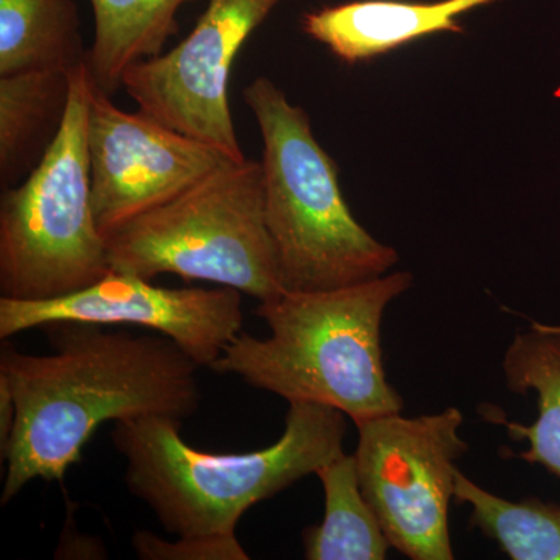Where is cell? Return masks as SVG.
I'll return each mask as SVG.
<instances>
[{
    "label": "cell",
    "mask_w": 560,
    "mask_h": 560,
    "mask_svg": "<svg viewBox=\"0 0 560 560\" xmlns=\"http://www.w3.org/2000/svg\"><path fill=\"white\" fill-rule=\"evenodd\" d=\"M54 352L31 355L3 342L0 377L9 382L16 420L2 499L28 482L61 481L105 422L190 419L201 404V368L164 335L108 331L105 326L54 323L43 327Z\"/></svg>",
    "instance_id": "obj_1"
},
{
    "label": "cell",
    "mask_w": 560,
    "mask_h": 560,
    "mask_svg": "<svg viewBox=\"0 0 560 560\" xmlns=\"http://www.w3.org/2000/svg\"><path fill=\"white\" fill-rule=\"evenodd\" d=\"M411 285V272L397 271L341 289L283 291L254 311L270 337L242 331L212 371L289 404L335 408L353 423L401 412L383 363L382 323Z\"/></svg>",
    "instance_id": "obj_2"
},
{
    "label": "cell",
    "mask_w": 560,
    "mask_h": 560,
    "mask_svg": "<svg viewBox=\"0 0 560 560\" xmlns=\"http://www.w3.org/2000/svg\"><path fill=\"white\" fill-rule=\"evenodd\" d=\"M348 416L315 404H290L285 429L270 447L210 453L190 447L179 420L116 422L113 444L124 456L128 492L173 536L235 534L243 514L340 456Z\"/></svg>",
    "instance_id": "obj_3"
},
{
    "label": "cell",
    "mask_w": 560,
    "mask_h": 560,
    "mask_svg": "<svg viewBox=\"0 0 560 560\" xmlns=\"http://www.w3.org/2000/svg\"><path fill=\"white\" fill-rule=\"evenodd\" d=\"M243 101L264 140L265 221L285 290H335L388 275L399 253L350 212L337 162L313 135L311 116L267 77L250 81Z\"/></svg>",
    "instance_id": "obj_4"
},
{
    "label": "cell",
    "mask_w": 560,
    "mask_h": 560,
    "mask_svg": "<svg viewBox=\"0 0 560 560\" xmlns=\"http://www.w3.org/2000/svg\"><path fill=\"white\" fill-rule=\"evenodd\" d=\"M110 271L175 275L259 302L285 290L264 210L261 162L230 161L105 237Z\"/></svg>",
    "instance_id": "obj_5"
},
{
    "label": "cell",
    "mask_w": 560,
    "mask_h": 560,
    "mask_svg": "<svg viewBox=\"0 0 560 560\" xmlns=\"http://www.w3.org/2000/svg\"><path fill=\"white\" fill-rule=\"evenodd\" d=\"M90 69L72 72L65 121L46 156L0 197V298L44 301L94 285L110 272L91 200Z\"/></svg>",
    "instance_id": "obj_6"
},
{
    "label": "cell",
    "mask_w": 560,
    "mask_h": 560,
    "mask_svg": "<svg viewBox=\"0 0 560 560\" xmlns=\"http://www.w3.org/2000/svg\"><path fill=\"white\" fill-rule=\"evenodd\" d=\"M464 416L448 407L434 415L401 412L355 422L361 490L390 547L412 560H452L448 511L455 500L456 460L469 452Z\"/></svg>",
    "instance_id": "obj_7"
},
{
    "label": "cell",
    "mask_w": 560,
    "mask_h": 560,
    "mask_svg": "<svg viewBox=\"0 0 560 560\" xmlns=\"http://www.w3.org/2000/svg\"><path fill=\"white\" fill-rule=\"evenodd\" d=\"M285 2L293 0H208L194 31L167 54L130 66L121 88L153 119L232 160H246L232 120V65L246 39Z\"/></svg>",
    "instance_id": "obj_8"
},
{
    "label": "cell",
    "mask_w": 560,
    "mask_h": 560,
    "mask_svg": "<svg viewBox=\"0 0 560 560\" xmlns=\"http://www.w3.org/2000/svg\"><path fill=\"white\" fill-rule=\"evenodd\" d=\"M54 323L136 326L171 338L201 370H212L243 331L242 293L165 289L138 276L110 271L88 289L44 301L0 298V340Z\"/></svg>",
    "instance_id": "obj_9"
},
{
    "label": "cell",
    "mask_w": 560,
    "mask_h": 560,
    "mask_svg": "<svg viewBox=\"0 0 560 560\" xmlns=\"http://www.w3.org/2000/svg\"><path fill=\"white\" fill-rule=\"evenodd\" d=\"M88 154L92 210L103 237L235 161L142 110L120 109L95 86L88 117Z\"/></svg>",
    "instance_id": "obj_10"
},
{
    "label": "cell",
    "mask_w": 560,
    "mask_h": 560,
    "mask_svg": "<svg viewBox=\"0 0 560 560\" xmlns=\"http://www.w3.org/2000/svg\"><path fill=\"white\" fill-rule=\"evenodd\" d=\"M500 0H353L302 16V31L346 65L374 60L423 36L463 33L464 13Z\"/></svg>",
    "instance_id": "obj_11"
},
{
    "label": "cell",
    "mask_w": 560,
    "mask_h": 560,
    "mask_svg": "<svg viewBox=\"0 0 560 560\" xmlns=\"http://www.w3.org/2000/svg\"><path fill=\"white\" fill-rule=\"evenodd\" d=\"M72 73L27 70L0 75V183H22L36 167L65 121Z\"/></svg>",
    "instance_id": "obj_12"
},
{
    "label": "cell",
    "mask_w": 560,
    "mask_h": 560,
    "mask_svg": "<svg viewBox=\"0 0 560 560\" xmlns=\"http://www.w3.org/2000/svg\"><path fill=\"white\" fill-rule=\"evenodd\" d=\"M504 385L512 394L536 393L537 419L530 425L506 422L515 441H528V451L515 458L545 467L560 480V326L533 320L517 331L501 361Z\"/></svg>",
    "instance_id": "obj_13"
},
{
    "label": "cell",
    "mask_w": 560,
    "mask_h": 560,
    "mask_svg": "<svg viewBox=\"0 0 560 560\" xmlns=\"http://www.w3.org/2000/svg\"><path fill=\"white\" fill-rule=\"evenodd\" d=\"M94 40L88 69L98 91L113 95L130 66L158 57L178 33V11L197 0H90Z\"/></svg>",
    "instance_id": "obj_14"
},
{
    "label": "cell",
    "mask_w": 560,
    "mask_h": 560,
    "mask_svg": "<svg viewBox=\"0 0 560 560\" xmlns=\"http://www.w3.org/2000/svg\"><path fill=\"white\" fill-rule=\"evenodd\" d=\"M75 0H0V75L86 65Z\"/></svg>",
    "instance_id": "obj_15"
},
{
    "label": "cell",
    "mask_w": 560,
    "mask_h": 560,
    "mask_svg": "<svg viewBox=\"0 0 560 560\" xmlns=\"http://www.w3.org/2000/svg\"><path fill=\"white\" fill-rule=\"evenodd\" d=\"M316 477L323 485L326 512L319 525L302 533L307 560H383L390 544L361 490L355 456L341 453L324 464Z\"/></svg>",
    "instance_id": "obj_16"
},
{
    "label": "cell",
    "mask_w": 560,
    "mask_h": 560,
    "mask_svg": "<svg viewBox=\"0 0 560 560\" xmlns=\"http://www.w3.org/2000/svg\"><path fill=\"white\" fill-rule=\"evenodd\" d=\"M455 501L470 508V528L495 541L510 559L560 560V504L501 499L459 469Z\"/></svg>",
    "instance_id": "obj_17"
},
{
    "label": "cell",
    "mask_w": 560,
    "mask_h": 560,
    "mask_svg": "<svg viewBox=\"0 0 560 560\" xmlns=\"http://www.w3.org/2000/svg\"><path fill=\"white\" fill-rule=\"evenodd\" d=\"M131 548L142 560H248L235 534L221 536H178L165 540L150 530H135Z\"/></svg>",
    "instance_id": "obj_18"
},
{
    "label": "cell",
    "mask_w": 560,
    "mask_h": 560,
    "mask_svg": "<svg viewBox=\"0 0 560 560\" xmlns=\"http://www.w3.org/2000/svg\"><path fill=\"white\" fill-rule=\"evenodd\" d=\"M16 420V405L9 382L0 377V455L9 447L11 433Z\"/></svg>",
    "instance_id": "obj_19"
}]
</instances>
